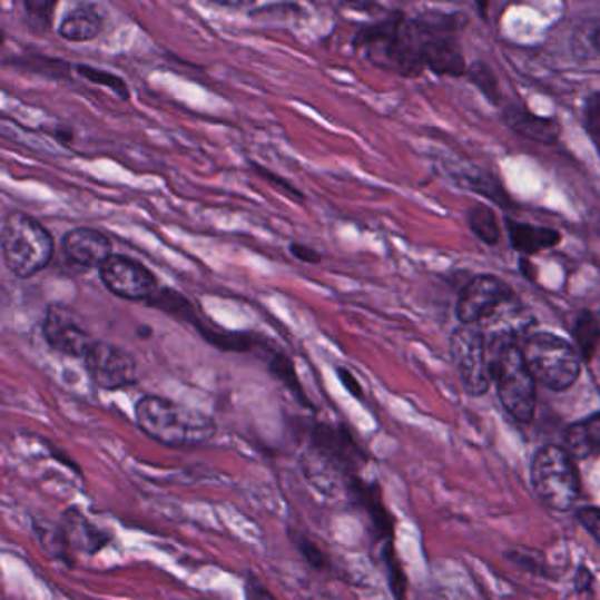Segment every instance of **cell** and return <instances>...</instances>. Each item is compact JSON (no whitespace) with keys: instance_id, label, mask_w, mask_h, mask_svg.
I'll use <instances>...</instances> for the list:
<instances>
[{"instance_id":"cell-5","label":"cell","mask_w":600,"mask_h":600,"mask_svg":"<svg viewBox=\"0 0 600 600\" xmlns=\"http://www.w3.org/2000/svg\"><path fill=\"white\" fill-rule=\"evenodd\" d=\"M407 38L425 69L435 75L462 76L465 72L464 55L456 41V18L447 14H422L404 21Z\"/></svg>"},{"instance_id":"cell-22","label":"cell","mask_w":600,"mask_h":600,"mask_svg":"<svg viewBox=\"0 0 600 600\" xmlns=\"http://www.w3.org/2000/svg\"><path fill=\"white\" fill-rule=\"evenodd\" d=\"M145 304L166 313L167 316L179 319V322L190 323V325H195V322L200 319V315L195 309L190 298L185 297L181 292L166 288V286H158L157 291L146 298Z\"/></svg>"},{"instance_id":"cell-8","label":"cell","mask_w":600,"mask_h":600,"mask_svg":"<svg viewBox=\"0 0 600 600\" xmlns=\"http://www.w3.org/2000/svg\"><path fill=\"white\" fill-rule=\"evenodd\" d=\"M450 355L465 392L472 397L489 392L492 385L489 341L481 328L462 325L450 340Z\"/></svg>"},{"instance_id":"cell-3","label":"cell","mask_w":600,"mask_h":600,"mask_svg":"<svg viewBox=\"0 0 600 600\" xmlns=\"http://www.w3.org/2000/svg\"><path fill=\"white\" fill-rule=\"evenodd\" d=\"M492 383L498 386L502 406L518 422L534 419L535 380L527 365L522 348L510 332H499L489 343Z\"/></svg>"},{"instance_id":"cell-7","label":"cell","mask_w":600,"mask_h":600,"mask_svg":"<svg viewBox=\"0 0 600 600\" xmlns=\"http://www.w3.org/2000/svg\"><path fill=\"white\" fill-rule=\"evenodd\" d=\"M523 356L534 380L548 388L568 390L581 374L580 356L568 341L548 332H535L522 346Z\"/></svg>"},{"instance_id":"cell-26","label":"cell","mask_w":600,"mask_h":600,"mask_svg":"<svg viewBox=\"0 0 600 600\" xmlns=\"http://www.w3.org/2000/svg\"><path fill=\"white\" fill-rule=\"evenodd\" d=\"M33 529H36V535H38L41 547L45 548L46 553L51 559L71 563V557H69L71 547H69L66 534H63L62 525H45V523H38V525H33Z\"/></svg>"},{"instance_id":"cell-37","label":"cell","mask_w":600,"mask_h":600,"mask_svg":"<svg viewBox=\"0 0 600 600\" xmlns=\"http://www.w3.org/2000/svg\"><path fill=\"white\" fill-rule=\"evenodd\" d=\"M593 45H596V48L600 53V23L599 27H597L596 33H593Z\"/></svg>"},{"instance_id":"cell-21","label":"cell","mask_w":600,"mask_h":600,"mask_svg":"<svg viewBox=\"0 0 600 600\" xmlns=\"http://www.w3.org/2000/svg\"><path fill=\"white\" fill-rule=\"evenodd\" d=\"M511 245L517 252L532 255L542 249L553 248L560 240V234L553 228L535 227V225L518 224L508 220Z\"/></svg>"},{"instance_id":"cell-10","label":"cell","mask_w":600,"mask_h":600,"mask_svg":"<svg viewBox=\"0 0 600 600\" xmlns=\"http://www.w3.org/2000/svg\"><path fill=\"white\" fill-rule=\"evenodd\" d=\"M42 336L51 350L72 358H85L96 343L78 313L66 304H51L46 309Z\"/></svg>"},{"instance_id":"cell-23","label":"cell","mask_w":600,"mask_h":600,"mask_svg":"<svg viewBox=\"0 0 600 600\" xmlns=\"http://www.w3.org/2000/svg\"><path fill=\"white\" fill-rule=\"evenodd\" d=\"M468 224L472 234L484 245L495 246L501 240V227H499L498 216L484 204L472 206L468 213Z\"/></svg>"},{"instance_id":"cell-32","label":"cell","mask_w":600,"mask_h":600,"mask_svg":"<svg viewBox=\"0 0 600 600\" xmlns=\"http://www.w3.org/2000/svg\"><path fill=\"white\" fill-rule=\"evenodd\" d=\"M336 374L337 380L341 381V385L346 388V392H348L350 395H353L356 401H364L365 394L361 381L356 380L355 374H353L348 367H337Z\"/></svg>"},{"instance_id":"cell-11","label":"cell","mask_w":600,"mask_h":600,"mask_svg":"<svg viewBox=\"0 0 600 600\" xmlns=\"http://www.w3.org/2000/svg\"><path fill=\"white\" fill-rule=\"evenodd\" d=\"M85 367L94 385L115 392L137 383V362L129 352L115 344L94 343L85 355Z\"/></svg>"},{"instance_id":"cell-28","label":"cell","mask_w":600,"mask_h":600,"mask_svg":"<svg viewBox=\"0 0 600 600\" xmlns=\"http://www.w3.org/2000/svg\"><path fill=\"white\" fill-rule=\"evenodd\" d=\"M78 72L85 79H88L90 83L100 85V87H106L115 91L120 99L127 100L130 97L129 87H127V83H125L120 76L88 66H78Z\"/></svg>"},{"instance_id":"cell-31","label":"cell","mask_w":600,"mask_h":600,"mask_svg":"<svg viewBox=\"0 0 600 600\" xmlns=\"http://www.w3.org/2000/svg\"><path fill=\"white\" fill-rule=\"evenodd\" d=\"M578 522L600 544V508H581L576 513Z\"/></svg>"},{"instance_id":"cell-19","label":"cell","mask_w":600,"mask_h":600,"mask_svg":"<svg viewBox=\"0 0 600 600\" xmlns=\"http://www.w3.org/2000/svg\"><path fill=\"white\" fill-rule=\"evenodd\" d=\"M565 450L572 459L600 455V413L572 423L565 432Z\"/></svg>"},{"instance_id":"cell-4","label":"cell","mask_w":600,"mask_h":600,"mask_svg":"<svg viewBox=\"0 0 600 600\" xmlns=\"http://www.w3.org/2000/svg\"><path fill=\"white\" fill-rule=\"evenodd\" d=\"M0 249L9 273L29 279L51 264L55 243L45 225L33 216L14 212L0 225Z\"/></svg>"},{"instance_id":"cell-25","label":"cell","mask_w":600,"mask_h":600,"mask_svg":"<svg viewBox=\"0 0 600 600\" xmlns=\"http://www.w3.org/2000/svg\"><path fill=\"white\" fill-rule=\"evenodd\" d=\"M383 563H385L390 593L394 596L395 600H406L410 581H407L406 571L402 568L397 551H395L394 541H386L385 550H383Z\"/></svg>"},{"instance_id":"cell-13","label":"cell","mask_w":600,"mask_h":600,"mask_svg":"<svg viewBox=\"0 0 600 600\" xmlns=\"http://www.w3.org/2000/svg\"><path fill=\"white\" fill-rule=\"evenodd\" d=\"M350 501L364 511L371 520V527H373L374 534L381 541H394L395 535V520L394 514L390 513L388 508L385 504V498H383V489L376 481H365L364 478L353 476L352 480L346 483L344 489Z\"/></svg>"},{"instance_id":"cell-2","label":"cell","mask_w":600,"mask_h":600,"mask_svg":"<svg viewBox=\"0 0 600 600\" xmlns=\"http://www.w3.org/2000/svg\"><path fill=\"white\" fill-rule=\"evenodd\" d=\"M137 426L167 447H199L209 443L218 425L209 414L158 395H145L136 404Z\"/></svg>"},{"instance_id":"cell-14","label":"cell","mask_w":600,"mask_h":600,"mask_svg":"<svg viewBox=\"0 0 600 600\" xmlns=\"http://www.w3.org/2000/svg\"><path fill=\"white\" fill-rule=\"evenodd\" d=\"M62 252L79 269H99L111 257L112 245L109 237L96 228H75L63 236Z\"/></svg>"},{"instance_id":"cell-9","label":"cell","mask_w":600,"mask_h":600,"mask_svg":"<svg viewBox=\"0 0 600 600\" xmlns=\"http://www.w3.org/2000/svg\"><path fill=\"white\" fill-rule=\"evenodd\" d=\"M513 303V292L502 279L481 274L472 278L460 292L456 301V318L462 325L489 322Z\"/></svg>"},{"instance_id":"cell-24","label":"cell","mask_w":600,"mask_h":600,"mask_svg":"<svg viewBox=\"0 0 600 600\" xmlns=\"http://www.w3.org/2000/svg\"><path fill=\"white\" fill-rule=\"evenodd\" d=\"M288 539H291L295 550L301 553L304 562H306L313 571L323 572V574L332 572L331 557L325 553V550L319 547L318 542L307 538L301 530L292 529V527H288Z\"/></svg>"},{"instance_id":"cell-6","label":"cell","mask_w":600,"mask_h":600,"mask_svg":"<svg viewBox=\"0 0 600 600\" xmlns=\"http://www.w3.org/2000/svg\"><path fill=\"white\" fill-rule=\"evenodd\" d=\"M532 486L542 504L550 510L571 511L580 499V472L576 469L574 459L563 447H541L532 460Z\"/></svg>"},{"instance_id":"cell-1","label":"cell","mask_w":600,"mask_h":600,"mask_svg":"<svg viewBox=\"0 0 600 600\" xmlns=\"http://www.w3.org/2000/svg\"><path fill=\"white\" fill-rule=\"evenodd\" d=\"M368 464V455L343 423L315 422L307 431L304 476L319 492L334 495Z\"/></svg>"},{"instance_id":"cell-36","label":"cell","mask_w":600,"mask_h":600,"mask_svg":"<svg viewBox=\"0 0 600 600\" xmlns=\"http://www.w3.org/2000/svg\"><path fill=\"white\" fill-rule=\"evenodd\" d=\"M137 336L141 337V340H148V337L154 336V331L148 325H141V327L137 328Z\"/></svg>"},{"instance_id":"cell-16","label":"cell","mask_w":600,"mask_h":600,"mask_svg":"<svg viewBox=\"0 0 600 600\" xmlns=\"http://www.w3.org/2000/svg\"><path fill=\"white\" fill-rule=\"evenodd\" d=\"M194 327L207 344H212L213 348L220 350V352L257 353L260 355L262 350L269 344V341H265L260 334H255V332L222 331V328L207 325L204 319H197Z\"/></svg>"},{"instance_id":"cell-38","label":"cell","mask_w":600,"mask_h":600,"mask_svg":"<svg viewBox=\"0 0 600 600\" xmlns=\"http://www.w3.org/2000/svg\"><path fill=\"white\" fill-rule=\"evenodd\" d=\"M476 2L478 8H480L481 13H484L486 11V6H489V0H474Z\"/></svg>"},{"instance_id":"cell-35","label":"cell","mask_w":600,"mask_h":600,"mask_svg":"<svg viewBox=\"0 0 600 600\" xmlns=\"http://www.w3.org/2000/svg\"><path fill=\"white\" fill-rule=\"evenodd\" d=\"M216 4L227 6V8H245V6L253 4L255 0H212Z\"/></svg>"},{"instance_id":"cell-15","label":"cell","mask_w":600,"mask_h":600,"mask_svg":"<svg viewBox=\"0 0 600 600\" xmlns=\"http://www.w3.org/2000/svg\"><path fill=\"white\" fill-rule=\"evenodd\" d=\"M71 550L85 551L88 555H96L102 548L111 542V535L106 530L99 529L76 508H69L63 513L60 523Z\"/></svg>"},{"instance_id":"cell-29","label":"cell","mask_w":600,"mask_h":600,"mask_svg":"<svg viewBox=\"0 0 600 600\" xmlns=\"http://www.w3.org/2000/svg\"><path fill=\"white\" fill-rule=\"evenodd\" d=\"M57 2L59 0H26L30 27L38 30V32L50 29Z\"/></svg>"},{"instance_id":"cell-12","label":"cell","mask_w":600,"mask_h":600,"mask_svg":"<svg viewBox=\"0 0 600 600\" xmlns=\"http://www.w3.org/2000/svg\"><path fill=\"white\" fill-rule=\"evenodd\" d=\"M104 286L117 297L130 303H145L158 288L155 274L141 262L125 255H111L99 267Z\"/></svg>"},{"instance_id":"cell-33","label":"cell","mask_w":600,"mask_h":600,"mask_svg":"<svg viewBox=\"0 0 600 600\" xmlns=\"http://www.w3.org/2000/svg\"><path fill=\"white\" fill-rule=\"evenodd\" d=\"M291 253L294 255V258H297L298 262L303 264H322L323 255L318 249L311 248V246L303 245V243H292Z\"/></svg>"},{"instance_id":"cell-18","label":"cell","mask_w":600,"mask_h":600,"mask_svg":"<svg viewBox=\"0 0 600 600\" xmlns=\"http://www.w3.org/2000/svg\"><path fill=\"white\" fill-rule=\"evenodd\" d=\"M104 29V17L97 6L81 4L66 14L60 23V36L71 42H88L99 38Z\"/></svg>"},{"instance_id":"cell-30","label":"cell","mask_w":600,"mask_h":600,"mask_svg":"<svg viewBox=\"0 0 600 600\" xmlns=\"http://www.w3.org/2000/svg\"><path fill=\"white\" fill-rule=\"evenodd\" d=\"M252 167L255 170V175L260 176L265 183H269L274 190L282 191L283 195L294 200L295 204H303L306 200V195L298 190L297 187H294L288 179L282 178V176L276 175L273 170L265 169L264 166H258V164H252Z\"/></svg>"},{"instance_id":"cell-27","label":"cell","mask_w":600,"mask_h":600,"mask_svg":"<svg viewBox=\"0 0 600 600\" xmlns=\"http://www.w3.org/2000/svg\"><path fill=\"white\" fill-rule=\"evenodd\" d=\"M572 336L576 337V343L580 346L584 358H592L600 341V325L596 316L592 313H581L576 316Z\"/></svg>"},{"instance_id":"cell-20","label":"cell","mask_w":600,"mask_h":600,"mask_svg":"<svg viewBox=\"0 0 600 600\" xmlns=\"http://www.w3.org/2000/svg\"><path fill=\"white\" fill-rule=\"evenodd\" d=\"M505 121L514 132L529 137L532 141L555 142L559 139L560 127L555 120L535 117L522 108H511L505 112Z\"/></svg>"},{"instance_id":"cell-17","label":"cell","mask_w":600,"mask_h":600,"mask_svg":"<svg viewBox=\"0 0 600 600\" xmlns=\"http://www.w3.org/2000/svg\"><path fill=\"white\" fill-rule=\"evenodd\" d=\"M258 356L267 364V368H269V373L273 374L274 380H278L294 395L295 401L301 406L311 411L315 410V404L307 397L306 390H304L303 383H301V377H298L297 368H295L294 361H292L291 356L283 353L282 350L274 348L271 343L262 350Z\"/></svg>"},{"instance_id":"cell-34","label":"cell","mask_w":600,"mask_h":600,"mask_svg":"<svg viewBox=\"0 0 600 600\" xmlns=\"http://www.w3.org/2000/svg\"><path fill=\"white\" fill-rule=\"evenodd\" d=\"M245 592L248 600H274L273 596L257 580H253L252 576L246 581Z\"/></svg>"}]
</instances>
